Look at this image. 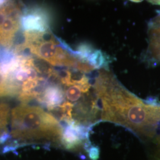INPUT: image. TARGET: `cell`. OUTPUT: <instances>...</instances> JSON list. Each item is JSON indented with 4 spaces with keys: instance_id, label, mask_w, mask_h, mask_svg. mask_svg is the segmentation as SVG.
Here are the masks:
<instances>
[{
    "instance_id": "1",
    "label": "cell",
    "mask_w": 160,
    "mask_h": 160,
    "mask_svg": "<svg viewBox=\"0 0 160 160\" xmlns=\"http://www.w3.org/2000/svg\"><path fill=\"white\" fill-rule=\"evenodd\" d=\"M98 73L94 88L101 120L125 127L138 137H152L160 125V105L130 92L108 71L102 69Z\"/></svg>"
},
{
    "instance_id": "2",
    "label": "cell",
    "mask_w": 160,
    "mask_h": 160,
    "mask_svg": "<svg viewBox=\"0 0 160 160\" xmlns=\"http://www.w3.org/2000/svg\"><path fill=\"white\" fill-rule=\"evenodd\" d=\"M10 136L19 142H42L61 145L62 125L51 113L26 104L12 110Z\"/></svg>"
},
{
    "instance_id": "3",
    "label": "cell",
    "mask_w": 160,
    "mask_h": 160,
    "mask_svg": "<svg viewBox=\"0 0 160 160\" xmlns=\"http://www.w3.org/2000/svg\"><path fill=\"white\" fill-rule=\"evenodd\" d=\"M28 49L52 65L74 67L80 71L89 72L94 68L77 57L75 52L59 43L48 30L44 32H24V42L17 46L16 51Z\"/></svg>"
},
{
    "instance_id": "4",
    "label": "cell",
    "mask_w": 160,
    "mask_h": 160,
    "mask_svg": "<svg viewBox=\"0 0 160 160\" xmlns=\"http://www.w3.org/2000/svg\"><path fill=\"white\" fill-rule=\"evenodd\" d=\"M0 4V43L10 48L22 25V12L12 2Z\"/></svg>"
},
{
    "instance_id": "5",
    "label": "cell",
    "mask_w": 160,
    "mask_h": 160,
    "mask_svg": "<svg viewBox=\"0 0 160 160\" xmlns=\"http://www.w3.org/2000/svg\"><path fill=\"white\" fill-rule=\"evenodd\" d=\"M22 25L24 32L48 31L49 29L48 13L40 8L28 10L22 17Z\"/></svg>"
},
{
    "instance_id": "6",
    "label": "cell",
    "mask_w": 160,
    "mask_h": 160,
    "mask_svg": "<svg viewBox=\"0 0 160 160\" xmlns=\"http://www.w3.org/2000/svg\"><path fill=\"white\" fill-rule=\"evenodd\" d=\"M10 92L7 77L0 68V97L9 95Z\"/></svg>"
},
{
    "instance_id": "7",
    "label": "cell",
    "mask_w": 160,
    "mask_h": 160,
    "mask_svg": "<svg viewBox=\"0 0 160 160\" xmlns=\"http://www.w3.org/2000/svg\"><path fill=\"white\" fill-rule=\"evenodd\" d=\"M158 145H159V146H160V137L158 138Z\"/></svg>"
}]
</instances>
